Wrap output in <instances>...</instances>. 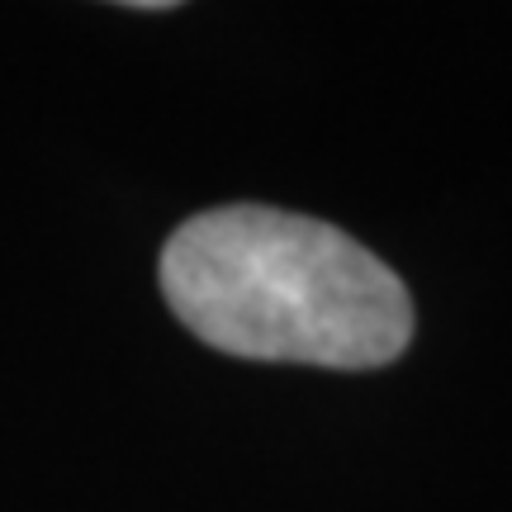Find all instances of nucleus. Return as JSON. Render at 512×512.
<instances>
[{
	"label": "nucleus",
	"instance_id": "1",
	"mask_svg": "<svg viewBox=\"0 0 512 512\" xmlns=\"http://www.w3.org/2000/svg\"><path fill=\"white\" fill-rule=\"evenodd\" d=\"M162 294L200 342L242 361L375 370L413 342L408 285L309 214L223 204L162 247Z\"/></svg>",
	"mask_w": 512,
	"mask_h": 512
}]
</instances>
